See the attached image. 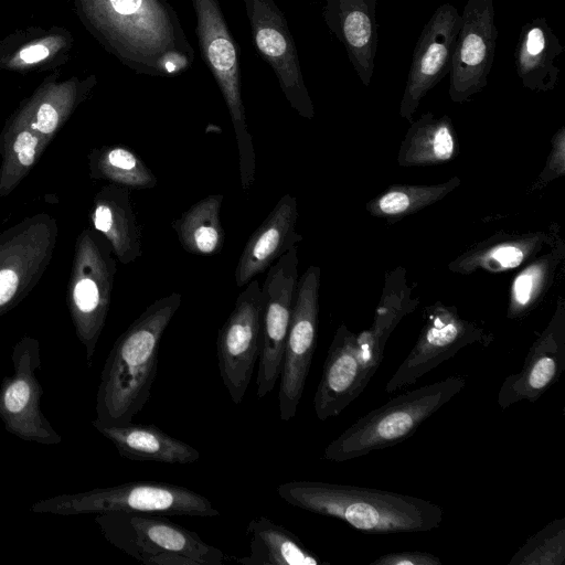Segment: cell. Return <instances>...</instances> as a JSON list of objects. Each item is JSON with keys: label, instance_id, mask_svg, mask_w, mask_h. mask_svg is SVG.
I'll list each match as a JSON object with an SVG mask.
<instances>
[{"label": "cell", "instance_id": "6da1fadb", "mask_svg": "<svg viewBox=\"0 0 565 565\" xmlns=\"http://www.w3.org/2000/svg\"><path fill=\"white\" fill-rule=\"evenodd\" d=\"M92 36L142 75L171 77L190 70L194 50L166 0H73Z\"/></svg>", "mask_w": 565, "mask_h": 565}, {"label": "cell", "instance_id": "7a4b0ae2", "mask_svg": "<svg viewBox=\"0 0 565 565\" xmlns=\"http://www.w3.org/2000/svg\"><path fill=\"white\" fill-rule=\"evenodd\" d=\"M398 271L386 279L367 329L354 333L345 324H340L335 330L313 396L318 419L338 416L361 395L383 361L392 332L416 308L418 300L411 297L404 270L402 276Z\"/></svg>", "mask_w": 565, "mask_h": 565}, {"label": "cell", "instance_id": "3957f363", "mask_svg": "<svg viewBox=\"0 0 565 565\" xmlns=\"http://www.w3.org/2000/svg\"><path fill=\"white\" fill-rule=\"evenodd\" d=\"M181 301L179 292L157 299L117 338L102 370L96 422L131 423L149 401L160 340Z\"/></svg>", "mask_w": 565, "mask_h": 565}, {"label": "cell", "instance_id": "277c9868", "mask_svg": "<svg viewBox=\"0 0 565 565\" xmlns=\"http://www.w3.org/2000/svg\"><path fill=\"white\" fill-rule=\"evenodd\" d=\"M277 493L292 507L369 534L428 532L444 519V509L429 500L354 484L290 481L278 486Z\"/></svg>", "mask_w": 565, "mask_h": 565}, {"label": "cell", "instance_id": "5b68a950", "mask_svg": "<svg viewBox=\"0 0 565 565\" xmlns=\"http://www.w3.org/2000/svg\"><path fill=\"white\" fill-rule=\"evenodd\" d=\"M462 375L404 392L361 416L324 449L323 459L344 462L405 441L426 419L461 392Z\"/></svg>", "mask_w": 565, "mask_h": 565}, {"label": "cell", "instance_id": "8992f818", "mask_svg": "<svg viewBox=\"0 0 565 565\" xmlns=\"http://www.w3.org/2000/svg\"><path fill=\"white\" fill-rule=\"evenodd\" d=\"M35 513L76 515L128 512L158 515L217 516L220 511L202 494L160 481H132L77 493L57 494L30 508Z\"/></svg>", "mask_w": 565, "mask_h": 565}, {"label": "cell", "instance_id": "52a82bcc", "mask_svg": "<svg viewBox=\"0 0 565 565\" xmlns=\"http://www.w3.org/2000/svg\"><path fill=\"white\" fill-rule=\"evenodd\" d=\"M106 539L147 565H223L224 553L166 515L109 512L96 519Z\"/></svg>", "mask_w": 565, "mask_h": 565}, {"label": "cell", "instance_id": "ba28073f", "mask_svg": "<svg viewBox=\"0 0 565 565\" xmlns=\"http://www.w3.org/2000/svg\"><path fill=\"white\" fill-rule=\"evenodd\" d=\"M116 260L108 242L94 228H84L77 235L66 300L88 367L109 311Z\"/></svg>", "mask_w": 565, "mask_h": 565}, {"label": "cell", "instance_id": "9c48e42d", "mask_svg": "<svg viewBox=\"0 0 565 565\" xmlns=\"http://www.w3.org/2000/svg\"><path fill=\"white\" fill-rule=\"evenodd\" d=\"M196 19L195 33L205 64L213 74L228 109L238 150L242 188L247 192L255 180V151L242 97L237 45L217 0H191Z\"/></svg>", "mask_w": 565, "mask_h": 565}, {"label": "cell", "instance_id": "30bf717a", "mask_svg": "<svg viewBox=\"0 0 565 565\" xmlns=\"http://www.w3.org/2000/svg\"><path fill=\"white\" fill-rule=\"evenodd\" d=\"M56 220L47 213L26 216L0 233V318L34 289L54 255Z\"/></svg>", "mask_w": 565, "mask_h": 565}, {"label": "cell", "instance_id": "8fae6325", "mask_svg": "<svg viewBox=\"0 0 565 565\" xmlns=\"http://www.w3.org/2000/svg\"><path fill=\"white\" fill-rule=\"evenodd\" d=\"M11 359L13 373L0 384V419L6 430L23 441L62 443L40 407L43 388L36 377L41 365L39 340L23 335L14 344Z\"/></svg>", "mask_w": 565, "mask_h": 565}, {"label": "cell", "instance_id": "7c38bea8", "mask_svg": "<svg viewBox=\"0 0 565 565\" xmlns=\"http://www.w3.org/2000/svg\"><path fill=\"white\" fill-rule=\"evenodd\" d=\"M425 323L402 363L385 385L394 393L408 387L446 362L461 349L477 342L488 345L492 334L481 324L460 317L455 307L435 303L426 308Z\"/></svg>", "mask_w": 565, "mask_h": 565}, {"label": "cell", "instance_id": "4fadbf2b", "mask_svg": "<svg viewBox=\"0 0 565 565\" xmlns=\"http://www.w3.org/2000/svg\"><path fill=\"white\" fill-rule=\"evenodd\" d=\"M321 270L310 266L298 278L278 391L279 417L296 416L317 344Z\"/></svg>", "mask_w": 565, "mask_h": 565}, {"label": "cell", "instance_id": "5bb4252c", "mask_svg": "<svg viewBox=\"0 0 565 565\" xmlns=\"http://www.w3.org/2000/svg\"><path fill=\"white\" fill-rule=\"evenodd\" d=\"M298 263V249L294 246L268 268L260 287L263 334L256 379L258 398L271 392L280 376L299 278Z\"/></svg>", "mask_w": 565, "mask_h": 565}, {"label": "cell", "instance_id": "9a60e30c", "mask_svg": "<svg viewBox=\"0 0 565 565\" xmlns=\"http://www.w3.org/2000/svg\"><path fill=\"white\" fill-rule=\"evenodd\" d=\"M262 334L260 286L257 279H252L238 295L216 339L220 374L235 405L242 403L250 383L260 352Z\"/></svg>", "mask_w": 565, "mask_h": 565}, {"label": "cell", "instance_id": "2e32d148", "mask_svg": "<svg viewBox=\"0 0 565 565\" xmlns=\"http://www.w3.org/2000/svg\"><path fill=\"white\" fill-rule=\"evenodd\" d=\"M255 46L273 68L279 86L301 117L312 119L315 108L305 84L298 52L288 23L274 0H242Z\"/></svg>", "mask_w": 565, "mask_h": 565}, {"label": "cell", "instance_id": "e0dca14e", "mask_svg": "<svg viewBox=\"0 0 565 565\" xmlns=\"http://www.w3.org/2000/svg\"><path fill=\"white\" fill-rule=\"evenodd\" d=\"M460 15L448 93L452 102L461 104L488 84L498 38L494 0H468Z\"/></svg>", "mask_w": 565, "mask_h": 565}, {"label": "cell", "instance_id": "ac0fdd59", "mask_svg": "<svg viewBox=\"0 0 565 565\" xmlns=\"http://www.w3.org/2000/svg\"><path fill=\"white\" fill-rule=\"evenodd\" d=\"M461 15L450 3L439 6L425 24L415 45L399 116L412 121L422 99L450 71Z\"/></svg>", "mask_w": 565, "mask_h": 565}, {"label": "cell", "instance_id": "d6986e66", "mask_svg": "<svg viewBox=\"0 0 565 565\" xmlns=\"http://www.w3.org/2000/svg\"><path fill=\"white\" fill-rule=\"evenodd\" d=\"M565 369V307L559 302L546 328L532 343L522 367L507 376L497 403L505 409L516 403L537 401Z\"/></svg>", "mask_w": 565, "mask_h": 565}, {"label": "cell", "instance_id": "ffe728a7", "mask_svg": "<svg viewBox=\"0 0 565 565\" xmlns=\"http://www.w3.org/2000/svg\"><path fill=\"white\" fill-rule=\"evenodd\" d=\"M60 71L47 75L33 93L23 98L10 117L52 141L76 108L97 84L96 75L58 81Z\"/></svg>", "mask_w": 565, "mask_h": 565}, {"label": "cell", "instance_id": "44dd1931", "mask_svg": "<svg viewBox=\"0 0 565 565\" xmlns=\"http://www.w3.org/2000/svg\"><path fill=\"white\" fill-rule=\"evenodd\" d=\"M297 220V199L287 193L246 242L234 273L237 287L246 286L302 241V235L296 231Z\"/></svg>", "mask_w": 565, "mask_h": 565}, {"label": "cell", "instance_id": "7402d4cb", "mask_svg": "<svg viewBox=\"0 0 565 565\" xmlns=\"http://www.w3.org/2000/svg\"><path fill=\"white\" fill-rule=\"evenodd\" d=\"M376 0H326L322 15L329 30L343 44L364 86L374 72L377 50Z\"/></svg>", "mask_w": 565, "mask_h": 565}, {"label": "cell", "instance_id": "603a6c76", "mask_svg": "<svg viewBox=\"0 0 565 565\" xmlns=\"http://www.w3.org/2000/svg\"><path fill=\"white\" fill-rule=\"evenodd\" d=\"M73 34L64 26H28L0 40V72L41 73L67 63Z\"/></svg>", "mask_w": 565, "mask_h": 565}, {"label": "cell", "instance_id": "cb8c5ba5", "mask_svg": "<svg viewBox=\"0 0 565 565\" xmlns=\"http://www.w3.org/2000/svg\"><path fill=\"white\" fill-rule=\"evenodd\" d=\"M92 425L129 460L189 465L200 459L196 448L152 424H103L94 419Z\"/></svg>", "mask_w": 565, "mask_h": 565}, {"label": "cell", "instance_id": "d4e9b609", "mask_svg": "<svg viewBox=\"0 0 565 565\" xmlns=\"http://www.w3.org/2000/svg\"><path fill=\"white\" fill-rule=\"evenodd\" d=\"M89 217L93 228L105 237L121 264L141 256V233L129 189L111 183L103 186L93 199Z\"/></svg>", "mask_w": 565, "mask_h": 565}, {"label": "cell", "instance_id": "484cf974", "mask_svg": "<svg viewBox=\"0 0 565 565\" xmlns=\"http://www.w3.org/2000/svg\"><path fill=\"white\" fill-rule=\"evenodd\" d=\"M556 241L555 233L494 234L462 253L449 269L459 274L475 270L499 273L514 269L540 255L542 249Z\"/></svg>", "mask_w": 565, "mask_h": 565}, {"label": "cell", "instance_id": "4316f807", "mask_svg": "<svg viewBox=\"0 0 565 565\" xmlns=\"http://www.w3.org/2000/svg\"><path fill=\"white\" fill-rule=\"evenodd\" d=\"M563 50L545 18L525 23L514 51L516 74L522 85L533 92L555 89L561 71L555 62Z\"/></svg>", "mask_w": 565, "mask_h": 565}, {"label": "cell", "instance_id": "83f0119b", "mask_svg": "<svg viewBox=\"0 0 565 565\" xmlns=\"http://www.w3.org/2000/svg\"><path fill=\"white\" fill-rule=\"evenodd\" d=\"M411 122L397 153L399 166H435L457 156L458 141L449 116L426 113Z\"/></svg>", "mask_w": 565, "mask_h": 565}, {"label": "cell", "instance_id": "f1b7e54d", "mask_svg": "<svg viewBox=\"0 0 565 565\" xmlns=\"http://www.w3.org/2000/svg\"><path fill=\"white\" fill-rule=\"evenodd\" d=\"M249 555L235 558L245 565H318L323 562L297 535L266 516L248 522Z\"/></svg>", "mask_w": 565, "mask_h": 565}, {"label": "cell", "instance_id": "f546056e", "mask_svg": "<svg viewBox=\"0 0 565 565\" xmlns=\"http://www.w3.org/2000/svg\"><path fill=\"white\" fill-rule=\"evenodd\" d=\"M50 140L9 117L0 132V199L11 194L36 164Z\"/></svg>", "mask_w": 565, "mask_h": 565}, {"label": "cell", "instance_id": "4dcf8cb0", "mask_svg": "<svg viewBox=\"0 0 565 565\" xmlns=\"http://www.w3.org/2000/svg\"><path fill=\"white\" fill-rule=\"evenodd\" d=\"M224 196L203 198L172 222L181 246L190 254L212 256L223 247L225 234L220 220Z\"/></svg>", "mask_w": 565, "mask_h": 565}, {"label": "cell", "instance_id": "1f68e13d", "mask_svg": "<svg viewBox=\"0 0 565 565\" xmlns=\"http://www.w3.org/2000/svg\"><path fill=\"white\" fill-rule=\"evenodd\" d=\"M565 256L564 243L556 241L548 253L540 254L514 277L511 284L508 317L521 319L529 315L548 291Z\"/></svg>", "mask_w": 565, "mask_h": 565}, {"label": "cell", "instance_id": "d6a6232c", "mask_svg": "<svg viewBox=\"0 0 565 565\" xmlns=\"http://www.w3.org/2000/svg\"><path fill=\"white\" fill-rule=\"evenodd\" d=\"M89 175L94 180L131 189H152L157 178L145 161L124 145L94 148L87 156Z\"/></svg>", "mask_w": 565, "mask_h": 565}, {"label": "cell", "instance_id": "836d02e7", "mask_svg": "<svg viewBox=\"0 0 565 565\" xmlns=\"http://www.w3.org/2000/svg\"><path fill=\"white\" fill-rule=\"evenodd\" d=\"M460 183L454 177L434 185L395 184L369 201L365 209L373 216L397 221L440 201Z\"/></svg>", "mask_w": 565, "mask_h": 565}, {"label": "cell", "instance_id": "e575fe53", "mask_svg": "<svg viewBox=\"0 0 565 565\" xmlns=\"http://www.w3.org/2000/svg\"><path fill=\"white\" fill-rule=\"evenodd\" d=\"M565 561V518L548 522L513 554L510 565H563Z\"/></svg>", "mask_w": 565, "mask_h": 565}, {"label": "cell", "instance_id": "d590c367", "mask_svg": "<svg viewBox=\"0 0 565 565\" xmlns=\"http://www.w3.org/2000/svg\"><path fill=\"white\" fill-rule=\"evenodd\" d=\"M565 173V127H561L552 139V150L537 183H548Z\"/></svg>", "mask_w": 565, "mask_h": 565}, {"label": "cell", "instance_id": "8d00e7d4", "mask_svg": "<svg viewBox=\"0 0 565 565\" xmlns=\"http://www.w3.org/2000/svg\"><path fill=\"white\" fill-rule=\"evenodd\" d=\"M441 561L434 554L420 551L393 552L379 556L371 565H439Z\"/></svg>", "mask_w": 565, "mask_h": 565}]
</instances>
